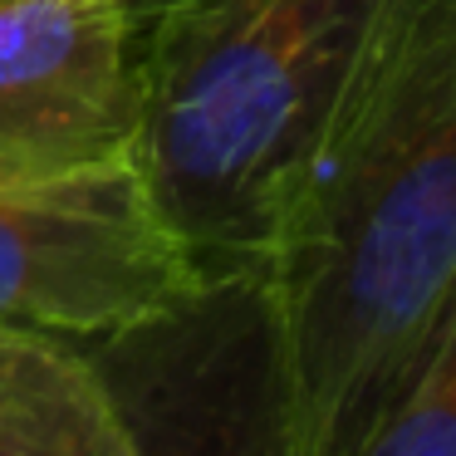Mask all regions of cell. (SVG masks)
<instances>
[{"label": "cell", "instance_id": "2", "mask_svg": "<svg viewBox=\"0 0 456 456\" xmlns=\"http://www.w3.org/2000/svg\"><path fill=\"white\" fill-rule=\"evenodd\" d=\"M383 0H128L142 172L201 275L256 270Z\"/></svg>", "mask_w": 456, "mask_h": 456}, {"label": "cell", "instance_id": "7", "mask_svg": "<svg viewBox=\"0 0 456 456\" xmlns=\"http://www.w3.org/2000/svg\"><path fill=\"white\" fill-rule=\"evenodd\" d=\"M348 456H456V289Z\"/></svg>", "mask_w": 456, "mask_h": 456}, {"label": "cell", "instance_id": "5", "mask_svg": "<svg viewBox=\"0 0 456 456\" xmlns=\"http://www.w3.org/2000/svg\"><path fill=\"white\" fill-rule=\"evenodd\" d=\"M138 128L128 0H0V187L128 162Z\"/></svg>", "mask_w": 456, "mask_h": 456}, {"label": "cell", "instance_id": "3", "mask_svg": "<svg viewBox=\"0 0 456 456\" xmlns=\"http://www.w3.org/2000/svg\"><path fill=\"white\" fill-rule=\"evenodd\" d=\"M128 456H309L285 314L265 265L79 338Z\"/></svg>", "mask_w": 456, "mask_h": 456}, {"label": "cell", "instance_id": "1", "mask_svg": "<svg viewBox=\"0 0 456 456\" xmlns=\"http://www.w3.org/2000/svg\"><path fill=\"white\" fill-rule=\"evenodd\" d=\"M265 275L309 456H348L456 289V0H383L289 177Z\"/></svg>", "mask_w": 456, "mask_h": 456}, {"label": "cell", "instance_id": "4", "mask_svg": "<svg viewBox=\"0 0 456 456\" xmlns=\"http://www.w3.org/2000/svg\"><path fill=\"white\" fill-rule=\"evenodd\" d=\"M197 280L133 158L0 187V329L99 338Z\"/></svg>", "mask_w": 456, "mask_h": 456}, {"label": "cell", "instance_id": "6", "mask_svg": "<svg viewBox=\"0 0 456 456\" xmlns=\"http://www.w3.org/2000/svg\"><path fill=\"white\" fill-rule=\"evenodd\" d=\"M0 456H128L79 338L0 329Z\"/></svg>", "mask_w": 456, "mask_h": 456}]
</instances>
